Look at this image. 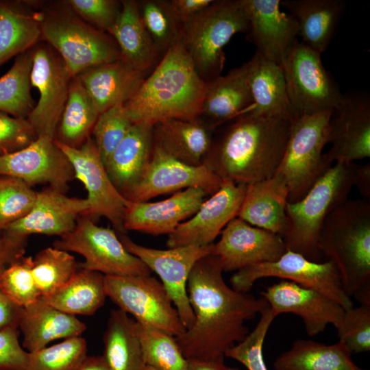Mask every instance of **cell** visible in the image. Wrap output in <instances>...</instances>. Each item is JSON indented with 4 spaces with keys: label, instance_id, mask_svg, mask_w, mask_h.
<instances>
[{
    "label": "cell",
    "instance_id": "603a6c76",
    "mask_svg": "<svg viewBox=\"0 0 370 370\" xmlns=\"http://www.w3.org/2000/svg\"><path fill=\"white\" fill-rule=\"evenodd\" d=\"M208 193L201 188H188L156 202L126 201L123 227L153 236L171 234L199 209Z\"/></svg>",
    "mask_w": 370,
    "mask_h": 370
},
{
    "label": "cell",
    "instance_id": "52a82bcc",
    "mask_svg": "<svg viewBox=\"0 0 370 370\" xmlns=\"http://www.w3.org/2000/svg\"><path fill=\"white\" fill-rule=\"evenodd\" d=\"M248 29L243 0H214L181 25L179 37L197 73L208 82L221 75L225 62L224 47L234 34Z\"/></svg>",
    "mask_w": 370,
    "mask_h": 370
},
{
    "label": "cell",
    "instance_id": "1f68e13d",
    "mask_svg": "<svg viewBox=\"0 0 370 370\" xmlns=\"http://www.w3.org/2000/svg\"><path fill=\"white\" fill-rule=\"evenodd\" d=\"M18 328L23 336V347L32 352L56 339L79 336L86 326L74 315L50 306L41 297L23 307Z\"/></svg>",
    "mask_w": 370,
    "mask_h": 370
},
{
    "label": "cell",
    "instance_id": "4fadbf2b",
    "mask_svg": "<svg viewBox=\"0 0 370 370\" xmlns=\"http://www.w3.org/2000/svg\"><path fill=\"white\" fill-rule=\"evenodd\" d=\"M73 76L56 51L40 40L33 47L32 86L39 99L27 119L37 136L54 140Z\"/></svg>",
    "mask_w": 370,
    "mask_h": 370
},
{
    "label": "cell",
    "instance_id": "3957f363",
    "mask_svg": "<svg viewBox=\"0 0 370 370\" xmlns=\"http://www.w3.org/2000/svg\"><path fill=\"white\" fill-rule=\"evenodd\" d=\"M206 86L178 37L123 108L133 123L197 119Z\"/></svg>",
    "mask_w": 370,
    "mask_h": 370
},
{
    "label": "cell",
    "instance_id": "44dd1931",
    "mask_svg": "<svg viewBox=\"0 0 370 370\" xmlns=\"http://www.w3.org/2000/svg\"><path fill=\"white\" fill-rule=\"evenodd\" d=\"M260 294L276 317L282 313L300 317L310 336L318 335L328 324L336 328L345 310L322 293L286 280L273 284Z\"/></svg>",
    "mask_w": 370,
    "mask_h": 370
},
{
    "label": "cell",
    "instance_id": "b9f144b4",
    "mask_svg": "<svg viewBox=\"0 0 370 370\" xmlns=\"http://www.w3.org/2000/svg\"><path fill=\"white\" fill-rule=\"evenodd\" d=\"M138 6L141 21L162 57L179 37L180 29L169 1H138Z\"/></svg>",
    "mask_w": 370,
    "mask_h": 370
},
{
    "label": "cell",
    "instance_id": "8992f818",
    "mask_svg": "<svg viewBox=\"0 0 370 370\" xmlns=\"http://www.w3.org/2000/svg\"><path fill=\"white\" fill-rule=\"evenodd\" d=\"M41 13V40L56 51L73 77L121 58L114 38L86 22L64 1H42Z\"/></svg>",
    "mask_w": 370,
    "mask_h": 370
},
{
    "label": "cell",
    "instance_id": "d590c367",
    "mask_svg": "<svg viewBox=\"0 0 370 370\" xmlns=\"http://www.w3.org/2000/svg\"><path fill=\"white\" fill-rule=\"evenodd\" d=\"M99 112L77 76L73 77L54 140L78 148L91 137Z\"/></svg>",
    "mask_w": 370,
    "mask_h": 370
},
{
    "label": "cell",
    "instance_id": "7c38bea8",
    "mask_svg": "<svg viewBox=\"0 0 370 370\" xmlns=\"http://www.w3.org/2000/svg\"><path fill=\"white\" fill-rule=\"evenodd\" d=\"M106 295L136 321L173 336L186 330L162 283L148 275H105Z\"/></svg>",
    "mask_w": 370,
    "mask_h": 370
},
{
    "label": "cell",
    "instance_id": "ee69618b",
    "mask_svg": "<svg viewBox=\"0 0 370 370\" xmlns=\"http://www.w3.org/2000/svg\"><path fill=\"white\" fill-rule=\"evenodd\" d=\"M36 195L23 180L0 175V233L30 212Z\"/></svg>",
    "mask_w": 370,
    "mask_h": 370
},
{
    "label": "cell",
    "instance_id": "680465c9",
    "mask_svg": "<svg viewBox=\"0 0 370 370\" xmlns=\"http://www.w3.org/2000/svg\"><path fill=\"white\" fill-rule=\"evenodd\" d=\"M75 370H111L102 356H86Z\"/></svg>",
    "mask_w": 370,
    "mask_h": 370
},
{
    "label": "cell",
    "instance_id": "db71d44e",
    "mask_svg": "<svg viewBox=\"0 0 370 370\" xmlns=\"http://www.w3.org/2000/svg\"><path fill=\"white\" fill-rule=\"evenodd\" d=\"M214 0H171V10L179 24L193 19L209 7Z\"/></svg>",
    "mask_w": 370,
    "mask_h": 370
},
{
    "label": "cell",
    "instance_id": "7dc6e473",
    "mask_svg": "<svg viewBox=\"0 0 370 370\" xmlns=\"http://www.w3.org/2000/svg\"><path fill=\"white\" fill-rule=\"evenodd\" d=\"M133 125L123 106L112 108L99 114L92 134L103 164Z\"/></svg>",
    "mask_w": 370,
    "mask_h": 370
},
{
    "label": "cell",
    "instance_id": "681fc988",
    "mask_svg": "<svg viewBox=\"0 0 370 370\" xmlns=\"http://www.w3.org/2000/svg\"><path fill=\"white\" fill-rule=\"evenodd\" d=\"M80 18L108 34L115 26L122 10L121 1L64 0Z\"/></svg>",
    "mask_w": 370,
    "mask_h": 370
},
{
    "label": "cell",
    "instance_id": "8d00e7d4",
    "mask_svg": "<svg viewBox=\"0 0 370 370\" xmlns=\"http://www.w3.org/2000/svg\"><path fill=\"white\" fill-rule=\"evenodd\" d=\"M104 277L101 273L82 269L65 284L42 298L65 313L92 315L107 297Z\"/></svg>",
    "mask_w": 370,
    "mask_h": 370
},
{
    "label": "cell",
    "instance_id": "4316f807",
    "mask_svg": "<svg viewBox=\"0 0 370 370\" xmlns=\"http://www.w3.org/2000/svg\"><path fill=\"white\" fill-rule=\"evenodd\" d=\"M99 114L124 106L136 94L145 75L123 59L89 68L77 75Z\"/></svg>",
    "mask_w": 370,
    "mask_h": 370
},
{
    "label": "cell",
    "instance_id": "ffe728a7",
    "mask_svg": "<svg viewBox=\"0 0 370 370\" xmlns=\"http://www.w3.org/2000/svg\"><path fill=\"white\" fill-rule=\"evenodd\" d=\"M246 188V184L223 180L220 188L203 202L197 212L169 235L167 247L212 244L227 224L237 217Z\"/></svg>",
    "mask_w": 370,
    "mask_h": 370
},
{
    "label": "cell",
    "instance_id": "7402d4cb",
    "mask_svg": "<svg viewBox=\"0 0 370 370\" xmlns=\"http://www.w3.org/2000/svg\"><path fill=\"white\" fill-rule=\"evenodd\" d=\"M281 0H243L249 21L247 40L256 52L280 66L297 40L296 19L280 9Z\"/></svg>",
    "mask_w": 370,
    "mask_h": 370
},
{
    "label": "cell",
    "instance_id": "816d5d0a",
    "mask_svg": "<svg viewBox=\"0 0 370 370\" xmlns=\"http://www.w3.org/2000/svg\"><path fill=\"white\" fill-rule=\"evenodd\" d=\"M17 328L0 330V370H27L29 352L18 341Z\"/></svg>",
    "mask_w": 370,
    "mask_h": 370
},
{
    "label": "cell",
    "instance_id": "8fae6325",
    "mask_svg": "<svg viewBox=\"0 0 370 370\" xmlns=\"http://www.w3.org/2000/svg\"><path fill=\"white\" fill-rule=\"evenodd\" d=\"M274 277L314 289L332 298L345 310L354 303L344 291L338 271L331 260L311 261L300 254L286 250L277 260L249 266L237 271L230 278L232 288L249 293L256 281Z\"/></svg>",
    "mask_w": 370,
    "mask_h": 370
},
{
    "label": "cell",
    "instance_id": "83f0119b",
    "mask_svg": "<svg viewBox=\"0 0 370 370\" xmlns=\"http://www.w3.org/2000/svg\"><path fill=\"white\" fill-rule=\"evenodd\" d=\"M153 127L134 123L104 164L109 178L123 197L139 182L153 148Z\"/></svg>",
    "mask_w": 370,
    "mask_h": 370
},
{
    "label": "cell",
    "instance_id": "bcb514c9",
    "mask_svg": "<svg viewBox=\"0 0 370 370\" xmlns=\"http://www.w3.org/2000/svg\"><path fill=\"white\" fill-rule=\"evenodd\" d=\"M276 317L270 307L260 314V318L250 333L230 348L225 356L236 360L247 370H268L263 357V344L269 329Z\"/></svg>",
    "mask_w": 370,
    "mask_h": 370
},
{
    "label": "cell",
    "instance_id": "74e56055",
    "mask_svg": "<svg viewBox=\"0 0 370 370\" xmlns=\"http://www.w3.org/2000/svg\"><path fill=\"white\" fill-rule=\"evenodd\" d=\"M103 358L111 370H142L145 367L136 321L121 309L111 311L103 335Z\"/></svg>",
    "mask_w": 370,
    "mask_h": 370
},
{
    "label": "cell",
    "instance_id": "91938a15",
    "mask_svg": "<svg viewBox=\"0 0 370 370\" xmlns=\"http://www.w3.org/2000/svg\"><path fill=\"white\" fill-rule=\"evenodd\" d=\"M142 370H156V369H154L153 368H152L151 367L145 365V367H143V369Z\"/></svg>",
    "mask_w": 370,
    "mask_h": 370
},
{
    "label": "cell",
    "instance_id": "f546056e",
    "mask_svg": "<svg viewBox=\"0 0 370 370\" xmlns=\"http://www.w3.org/2000/svg\"><path fill=\"white\" fill-rule=\"evenodd\" d=\"M214 131L197 119L166 120L153 125V144L186 164L201 166L212 146Z\"/></svg>",
    "mask_w": 370,
    "mask_h": 370
},
{
    "label": "cell",
    "instance_id": "c3c4849f",
    "mask_svg": "<svg viewBox=\"0 0 370 370\" xmlns=\"http://www.w3.org/2000/svg\"><path fill=\"white\" fill-rule=\"evenodd\" d=\"M339 340L354 354L370 351V303L345 310L336 328Z\"/></svg>",
    "mask_w": 370,
    "mask_h": 370
},
{
    "label": "cell",
    "instance_id": "484cf974",
    "mask_svg": "<svg viewBox=\"0 0 370 370\" xmlns=\"http://www.w3.org/2000/svg\"><path fill=\"white\" fill-rule=\"evenodd\" d=\"M288 197L287 182L276 172L269 179L247 184L237 217L282 238L288 227Z\"/></svg>",
    "mask_w": 370,
    "mask_h": 370
},
{
    "label": "cell",
    "instance_id": "4dcf8cb0",
    "mask_svg": "<svg viewBox=\"0 0 370 370\" xmlns=\"http://www.w3.org/2000/svg\"><path fill=\"white\" fill-rule=\"evenodd\" d=\"M249 84L254 101L251 114L292 121L291 106L282 67L256 52L249 60Z\"/></svg>",
    "mask_w": 370,
    "mask_h": 370
},
{
    "label": "cell",
    "instance_id": "6f0895ef",
    "mask_svg": "<svg viewBox=\"0 0 370 370\" xmlns=\"http://www.w3.org/2000/svg\"><path fill=\"white\" fill-rule=\"evenodd\" d=\"M185 370H239L238 368L229 367L224 362V358L202 360L197 358L187 359Z\"/></svg>",
    "mask_w": 370,
    "mask_h": 370
},
{
    "label": "cell",
    "instance_id": "f1b7e54d",
    "mask_svg": "<svg viewBox=\"0 0 370 370\" xmlns=\"http://www.w3.org/2000/svg\"><path fill=\"white\" fill-rule=\"evenodd\" d=\"M41 3L0 0V66L41 40Z\"/></svg>",
    "mask_w": 370,
    "mask_h": 370
},
{
    "label": "cell",
    "instance_id": "7a4b0ae2",
    "mask_svg": "<svg viewBox=\"0 0 370 370\" xmlns=\"http://www.w3.org/2000/svg\"><path fill=\"white\" fill-rule=\"evenodd\" d=\"M213 140L204 164L223 180L249 184L273 176L282 160L291 121L250 112L230 121Z\"/></svg>",
    "mask_w": 370,
    "mask_h": 370
},
{
    "label": "cell",
    "instance_id": "11a10c76",
    "mask_svg": "<svg viewBox=\"0 0 370 370\" xmlns=\"http://www.w3.org/2000/svg\"><path fill=\"white\" fill-rule=\"evenodd\" d=\"M23 308L0 289V330L18 328Z\"/></svg>",
    "mask_w": 370,
    "mask_h": 370
},
{
    "label": "cell",
    "instance_id": "836d02e7",
    "mask_svg": "<svg viewBox=\"0 0 370 370\" xmlns=\"http://www.w3.org/2000/svg\"><path fill=\"white\" fill-rule=\"evenodd\" d=\"M121 3V15L110 34L121 58L146 75L158 64L161 55L141 21L138 1L123 0Z\"/></svg>",
    "mask_w": 370,
    "mask_h": 370
},
{
    "label": "cell",
    "instance_id": "5bb4252c",
    "mask_svg": "<svg viewBox=\"0 0 370 370\" xmlns=\"http://www.w3.org/2000/svg\"><path fill=\"white\" fill-rule=\"evenodd\" d=\"M117 234V233H116ZM124 247L158 275L186 329L194 323L187 282L190 271L201 258L211 254L212 245H188L156 249L134 243L125 234H117Z\"/></svg>",
    "mask_w": 370,
    "mask_h": 370
},
{
    "label": "cell",
    "instance_id": "ba28073f",
    "mask_svg": "<svg viewBox=\"0 0 370 370\" xmlns=\"http://www.w3.org/2000/svg\"><path fill=\"white\" fill-rule=\"evenodd\" d=\"M332 110L297 116L291 121L286 149L276 171L287 182L288 203L301 200L332 166L323 150L328 143Z\"/></svg>",
    "mask_w": 370,
    "mask_h": 370
},
{
    "label": "cell",
    "instance_id": "ab89813d",
    "mask_svg": "<svg viewBox=\"0 0 370 370\" xmlns=\"http://www.w3.org/2000/svg\"><path fill=\"white\" fill-rule=\"evenodd\" d=\"M145 365L156 370H185L187 359L175 336L136 321Z\"/></svg>",
    "mask_w": 370,
    "mask_h": 370
},
{
    "label": "cell",
    "instance_id": "5b68a950",
    "mask_svg": "<svg viewBox=\"0 0 370 370\" xmlns=\"http://www.w3.org/2000/svg\"><path fill=\"white\" fill-rule=\"evenodd\" d=\"M356 163L336 162L299 201L287 203V230L282 236L286 250L319 262L318 238L327 216L345 202L354 185Z\"/></svg>",
    "mask_w": 370,
    "mask_h": 370
},
{
    "label": "cell",
    "instance_id": "e0dca14e",
    "mask_svg": "<svg viewBox=\"0 0 370 370\" xmlns=\"http://www.w3.org/2000/svg\"><path fill=\"white\" fill-rule=\"evenodd\" d=\"M325 153L330 163L354 162L370 157V97L367 92L343 95L332 112Z\"/></svg>",
    "mask_w": 370,
    "mask_h": 370
},
{
    "label": "cell",
    "instance_id": "9f6ffc18",
    "mask_svg": "<svg viewBox=\"0 0 370 370\" xmlns=\"http://www.w3.org/2000/svg\"><path fill=\"white\" fill-rule=\"evenodd\" d=\"M354 185L357 186L365 199H370V164H356L354 175Z\"/></svg>",
    "mask_w": 370,
    "mask_h": 370
},
{
    "label": "cell",
    "instance_id": "2e32d148",
    "mask_svg": "<svg viewBox=\"0 0 370 370\" xmlns=\"http://www.w3.org/2000/svg\"><path fill=\"white\" fill-rule=\"evenodd\" d=\"M222 183L223 180L205 164L197 166L186 164L153 144L145 171L124 198L131 201H147L161 195L193 187L201 188L212 195Z\"/></svg>",
    "mask_w": 370,
    "mask_h": 370
},
{
    "label": "cell",
    "instance_id": "277c9868",
    "mask_svg": "<svg viewBox=\"0 0 370 370\" xmlns=\"http://www.w3.org/2000/svg\"><path fill=\"white\" fill-rule=\"evenodd\" d=\"M318 247L335 264L344 291L370 302V202L347 199L325 218Z\"/></svg>",
    "mask_w": 370,
    "mask_h": 370
},
{
    "label": "cell",
    "instance_id": "60d3db41",
    "mask_svg": "<svg viewBox=\"0 0 370 370\" xmlns=\"http://www.w3.org/2000/svg\"><path fill=\"white\" fill-rule=\"evenodd\" d=\"M77 264L68 251L47 247L33 258L32 275L36 285L45 297L65 284L76 273Z\"/></svg>",
    "mask_w": 370,
    "mask_h": 370
},
{
    "label": "cell",
    "instance_id": "9c48e42d",
    "mask_svg": "<svg viewBox=\"0 0 370 370\" xmlns=\"http://www.w3.org/2000/svg\"><path fill=\"white\" fill-rule=\"evenodd\" d=\"M281 67L296 116L331 110L341 101L343 94L323 64L321 53L301 41H296Z\"/></svg>",
    "mask_w": 370,
    "mask_h": 370
},
{
    "label": "cell",
    "instance_id": "f907efd6",
    "mask_svg": "<svg viewBox=\"0 0 370 370\" xmlns=\"http://www.w3.org/2000/svg\"><path fill=\"white\" fill-rule=\"evenodd\" d=\"M37 137L27 119L0 112V156L28 146Z\"/></svg>",
    "mask_w": 370,
    "mask_h": 370
},
{
    "label": "cell",
    "instance_id": "e575fe53",
    "mask_svg": "<svg viewBox=\"0 0 370 370\" xmlns=\"http://www.w3.org/2000/svg\"><path fill=\"white\" fill-rule=\"evenodd\" d=\"M352 352L338 341L326 345L312 340H295L273 362L275 370H367L356 365Z\"/></svg>",
    "mask_w": 370,
    "mask_h": 370
},
{
    "label": "cell",
    "instance_id": "f6af8a7d",
    "mask_svg": "<svg viewBox=\"0 0 370 370\" xmlns=\"http://www.w3.org/2000/svg\"><path fill=\"white\" fill-rule=\"evenodd\" d=\"M33 257L22 256L11 263L0 278V289L22 307L41 297L32 275Z\"/></svg>",
    "mask_w": 370,
    "mask_h": 370
},
{
    "label": "cell",
    "instance_id": "f35d334b",
    "mask_svg": "<svg viewBox=\"0 0 370 370\" xmlns=\"http://www.w3.org/2000/svg\"><path fill=\"white\" fill-rule=\"evenodd\" d=\"M32 62L33 47L16 56L11 68L0 77V112L27 119L33 110Z\"/></svg>",
    "mask_w": 370,
    "mask_h": 370
},
{
    "label": "cell",
    "instance_id": "30bf717a",
    "mask_svg": "<svg viewBox=\"0 0 370 370\" xmlns=\"http://www.w3.org/2000/svg\"><path fill=\"white\" fill-rule=\"evenodd\" d=\"M53 247L82 255L81 268L104 275H148L150 269L123 245L114 230L100 227L80 216L74 229L60 236Z\"/></svg>",
    "mask_w": 370,
    "mask_h": 370
},
{
    "label": "cell",
    "instance_id": "6da1fadb",
    "mask_svg": "<svg viewBox=\"0 0 370 370\" xmlns=\"http://www.w3.org/2000/svg\"><path fill=\"white\" fill-rule=\"evenodd\" d=\"M221 264L211 254L192 268L187 293L195 321L175 341L186 359L224 358L249 334L245 322L269 307L267 300L230 287Z\"/></svg>",
    "mask_w": 370,
    "mask_h": 370
},
{
    "label": "cell",
    "instance_id": "d6a6232c",
    "mask_svg": "<svg viewBox=\"0 0 370 370\" xmlns=\"http://www.w3.org/2000/svg\"><path fill=\"white\" fill-rule=\"evenodd\" d=\"M297 21L301 42L321 53L332 41L345 6L341 0H281Z\"/></svg>",
    "mask_w": 370,
    "mask_h": 370
},
{
    "label": "cell",
    "instance_id": "9a60e30c",
    "mask_svg": "<svg viewBox=\"0 0 370 370\" xmlns=\"http://www.w3.org/2000/svg\"><path fill=\"white\" fill-rule=\"evenodd\" d=\"M55 142L70 160L75 179L83 183L88 192L89 208L81 216L93 221L104 217L117 234H125L123 218L127 200L109 178L93 138L90 137L78 148Z\"/></svg>",
    "mask_w": 370,
    "mask_h": 370
},
{
    "label": "cell",
    "instance_id": "cb8c5ba5",
    "mask_svg": "<svg viewBox=\"0 0 370 370\" xmlns=\"http://www.w3.org/2000/svg\"><path fill=\"white\" fill-rule=\"evenodd\" d=\"M88 208L86 199L69 197L49 186L37 192L30 212L4 231L27 237L35 234L62 236L74 229Z\"/></svg>",
    "mask_w": 370,
    "mask_h": 370
},
{
    "label": "cell",
    "instance_id": "7bdbcfd3",
    "mask_svg": "<svg viewBox=\"0 0 370 370\" xmlns=\"http://www.w3.org/2000/svg\"><path fill=\"white\" fill-rule=\"evenodd\" d=\"M86 340L80 336L29 352L27 370H75L87 356Z\"/></svg>",
    "mask_w": 370,
    "mask_h": 370
},
{
    "label": "cell",
    "instance_id": "ac0fdd59",
    "mask_svg": "<svg viewBox=\"0 0 370 370\" xmlns=\"http://www.w3.org/2000/svg\"><path fill=\"white\" fill-rule=\"evenodd\" d=\"M0 175L18 178L29 186L48 184L64 193L75 179L73 167L54 140L38 136L28 146L0 156Z\"/></svg>",
    "mask_w": 370,
    "mask_h": 370
},
{
    "label": "cell",
    "instance_id": "f5cc1de1",
    "mask_svg": "<svg viewBox=\"0 0 370 370\" xmlns=\"http://www.w3.org/2000/svg\"><path fill=\"white\" fill-rule=\"evenodd\" d=\"M27 238L6 231L0 233V278L11 263L24 256Z\"/></svg>",
    "mask_w": 370,
    "mask_h": 370
},
{
    "label": "cell",
    "instance_id": "d6986e66",
    "mask_svg": "<svg viewBox=\"0 0 370 370\" xmlns=\"http://www.w3.org/2000/svg\"><path fill=\"white\" fill-rule=\"evenodd\" d=\"M212 244L211 254L217 257L223 271L278 260L286 251L282 238L268 230L249 225L238 217L230 221Z\"/></svg>",
    "mask_w": 370,
    "mask_h": 370
},
{
    "label": "cell",
    "instance_id": "d4e9b609",
    "mask_svg": "<svg viewBox=\"0 0 370 370\" xmlns=\"http://www.w3.org/2000/svg\"><path fill=\"white\" fill-rule=\"evenodd\" d=\"M249 61L206 82L197 119L212 130L250 112L254 101L249 84Z\"/></svg>",
    "mask_w": 370,
    "mask_h": 370
}]
</instances>
